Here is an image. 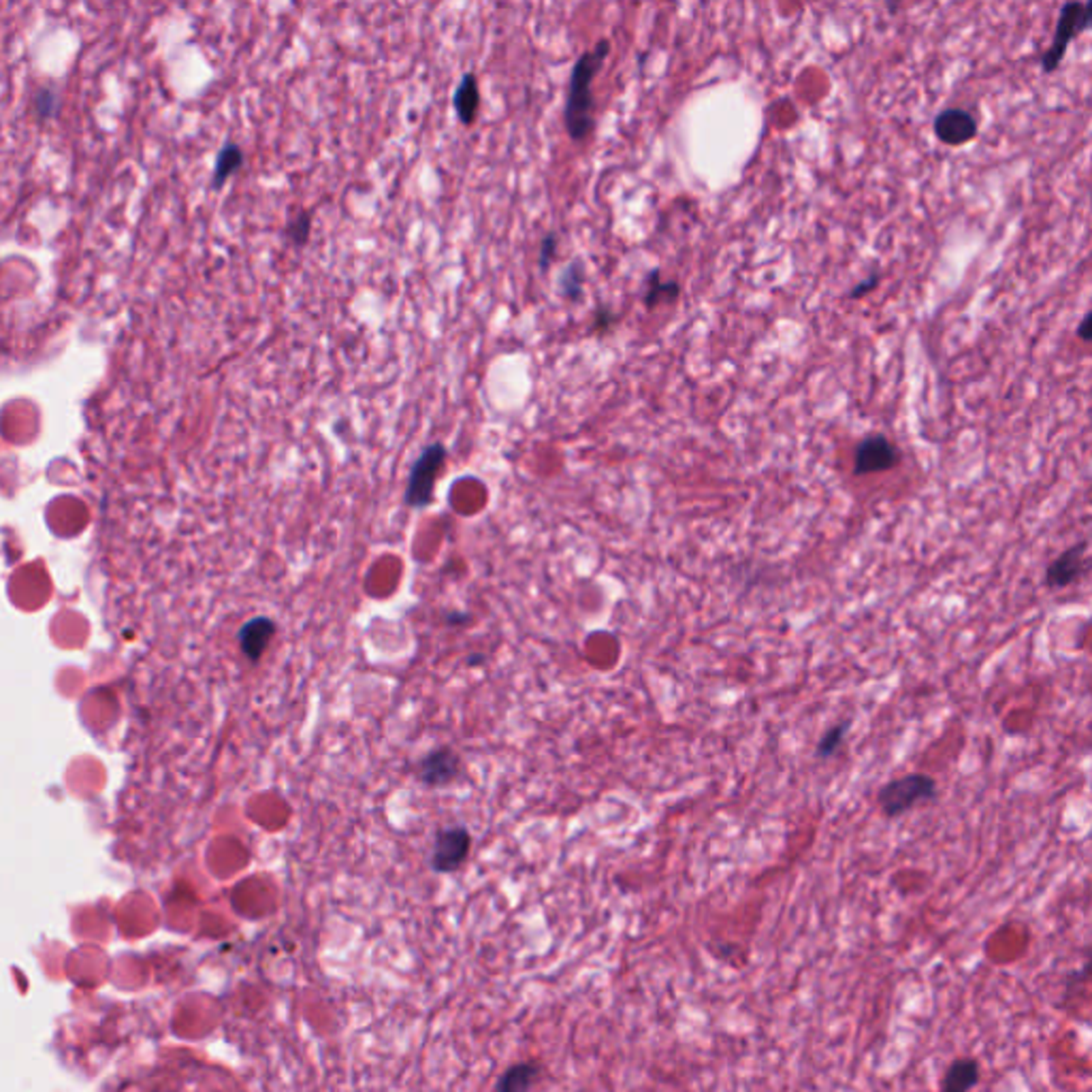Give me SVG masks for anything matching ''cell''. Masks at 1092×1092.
<instances>
[{"mask_svg":"<svg viewBox=\"0 0 1092 1092\" xmlns=\"http://www.w3.org/2000/svg\"><path fill=\"white\" fill-rule=\"evenodd\" d=\"M610 54V41H598L593 49L585 51L572 67L568 99H565L564 122L572 141H585L596 129V101H593V82H596L599 68Z\"/></svg>","mask_w":1092,"mask_h":1092,"instance_id":"1","label":"cell"},{"mask_svg":"<svg viewBox=\"0 0 1092 1092\" xmlns=\"http://www.w3.org/2000/svg\"><path fill=\"white\" fill-rule=\"evenodd\" d=\"M937 798V783L933 777L924 773H911L907 777L892 779L879 787L877 803L879 809L888 817H901L911 811L919 803H930Z\"/></svg>","mask_w":1092,"mask_h":1092,"instance_id":"2","label":"cell"},{"mask_svg":"<svg viewBox=\"0 0 1092 1092\" xmlns=\"http://www.w3.org/2000/svg\"><path fill=\"white\" fill-rule=\"evenodd\" d=\"M446 461V448L439 442L429 444L422 448L419 459L414 461L410 470L408 487H405V504L410 508H427L433 500V489H436V480L442 472Z\"/></svg>","mask_w":1092,"mask_h":1092,"instance_id":"3","label":"cell"},{"mask_svg":"<svg viewBox=\"0 0 1092 1092\" xmlns=\"http://www.w3.org/2000/svg\"><path fill=\"white\" fill-rule=\"evenodd\" d=\"M1092 22V3H1065L1061 7V15H1059V26H1056L1054 32V41H1052L1050 49L1045 51L1043 56V71L1054 73L1059 65L1065 58L1069 43L1073 41V39L1079 37L1084 31H1088Z\"/></svg>","mask_w":1092,"mask_h":1092,"instance_id":"4","label":"cell"},{"mask_svg":"<svg viewBox=\"0 0 1092 1092\" xmlns=\"http://www.w3.org/2000/svg\"><path fill=\"white\" fill-rule=\"evenodd\" d=\"M901 463V450L896 444L882 433L866 436L860 439L854 453V474L856 476H868V474H882L894 470Z\"/></svg>","mask_w":1092,"mask_h":1092,"instance_id":"5","label":"cell"},{"mask_svg":"<svg viewBox=\"0 0 1092 1092\" xmlns=\"http://www.w3.org/2000/svg\"><path fill=\"white\" fill-rule=\"evenodd\" d=\"M470 832L466 828H444L438 832L431 851V868L436 873H453L470 854Z\"/></svg>","mask_w":1092,"mask_h":1092,"instance_id":"6","label":"cell"},{"mask_svg":"<svg viewBox=\"0 0 1092 1092\" xmlns=\"http://www.w3.org/2000/svg\"><path fill=\"white\" fill-rule=\"evenodd\" d=\"M1086 548L1088 542L1082 540L1078 545L1069 546L1054 559L1045 570L1043 582L1050 589H1065L1073 582H1078L1088 572V559H1086Z\"/></svg>","mask_w":1092,"mask_h":1092,"instance_id":"7","label":"cell"},{"mask_svg":"<svg viewBox=\"0 0 1092 1092\" xmlns=\"http://www.w3.org/2000/svg\"><path fill=\"white\" fill-rule=\"evenodd\" d=\"M459 768V756H457L455 751H450V749L442 747L433 749V751H429L427 756L421 759L416 775H419L421 783H425L429 787H444L457 779Z\"/></svg>","mask_w":1092,"mask_h":1092,"instance_id":"8","label":"cell"},{"mask_svg":"<svg viewBox=\"0 0 1092 1092\" xmlns=\"http://www.w3.org/2000/svg\"><path fill=\"white\" fill-rule=\"evenodd\" d=\"M935 135L946 146H964V143L975 139L977 120L966 110L952 107V110L941 111L935 118Z\"/></svg>","mask_w":1092,"mask_h":1092,"instance_id":"9","label":"cell"},{"mask_svg":"<svg viewBox=\"0 0 1092 1092\" xmlns=\"http://www.w3.org/2000/svg\"><path fill=\"white\" fill-rule=\"evenodd\" d=\"M273 634H276V626L267 617H254V619L245 621L237 634L242 653L250 661H259L265 649L270 647Z\"/></svg>","mask_w":1092,"mask_h":1092,"instance_id":"10","label":"cell"},{"mask_svg":"<svg viewBox=\"0 0 1092 1092\" xmlns=\"http://www.w3.org/2000/svg\"><path fill=\"white\" fill-rule=\"evenodd\" d=\"M980 1062L975 1059H956L943 1073L939 1092H971L980 1084Z\"/></svg>","mask_w":1092,"mask_h":1092,"instance_id":"11","label":"cell"},{"mask_svg":"<svg viewBox=\"0 0 1092 1092\" xmlns=\"http://www.w3.org/2000/svg\"><path fill=\"white\" fill-rule=\"evenodd\" d=\"M453 107H455L457 118L461 120V124L472 127V124L476 122L478 107H480V90H478V79L474 73H466V75L461 77V82H459V85H457V90L453 94Z\"/></svg>","mask_w":1092,"mask_h":1092,"instance_id":"12","label":"cell"},{"mask_svg":"<svg viewBox=\"0 0 1092 1092\" xmlns=\"http://www.w3.org/2000/svg\"><path fill=\"white\" fill-rule=\"evenodd\" d=\"M540 1069L536 1062H519L502 1073L495 1084V1092H529L538 1079Z\"/></svg>","mask_w":1092,"mask_h":1092,"instance_id":"13","label":"cell"},{"mask_svg":"<svg viewBox=\"0 0 1092 1092\" xmlns=\"http://www.w3.org/2000/svg\"><path fill=\"white\" fill-rule=\"evenodd\" d=\"M679 295H681V289H679L677 282H661L660 271H651L647 293H644V306H647L649 310H653L655 306H661V303L677 301Z\"/></svg>","mask_w":1092,"mask_h":1092,"instance_id":"14","label":"cell"},{"mask_svg":"<svg viewBox=\"0 0 1092 1092\" xmlns=\"http://www.w3.org/2000/svg\"><path fill=\"white\" fill-rule=\"evenodd\" d=\"M242 164H244L242 147L235 146V143H228L225 150L220 152L218 163H216V184L220 186L222 182H225L231 173H235Z\"/></svg>","mask_w":1092,"mask_h":1092,"instance_id":"15","label":"cell"},{"mask_svg":"<svg viewBox=\"0 0 1092 1092\" xmlns=\"http://www.w3.org/2000/svg\"><path fill=\"white\" fill-rule=\"evenodd\" d=\"M848 732H849V722L837 724V725H834V728L828 730L826 734H823L821 739H820V742H817L815 756L821 758V759L832 758L834 753H837L839 749H840V745H843V741H845V736H848Z\"/></svg>","mask_w":1092,"mask_h":1092,"instance_id":"16","label":"cell"},{"mask_svg":"<svg viewBox=\"0 0 1092 1092\" xmlns=\"http://www.w3.org/2000/svg\"><path fill=\"white\" fill-rule=\"evenodd\" d=\"M582 284H585V270H582V265L579 261H574L572 265L565 267V271L562 276L564 295L568 297L570 301H579L582 295Z\"/></svg>","mask_w":1092,"mask_h":1092,"instance_id":"17","label":"cell"},{"mask_svg":"<svg viewBox=\"0 0 1092 1092\" xmlns=\"http://www.w3.org/2000/svg\"><path fill=\"white\" fill-rule=\"evenodd\" d=\"M310 231H312V218L307 211H301L297 218L290 222L289 226H286V237L290 239L295 245H306L307 239H310Z\"/></svg>","mask_w":1092,"mask_h":1092,"instance_id":"18","label":"cell"},{"mask_svg":"<svg viewBox=\"0 0 1092 1092\" xmlns=\"http://www.w3.org/2000/svg\"><path fill=\"white\" fill-rule=\"evenodd\" d=\"M1088 969H1090L1088 960H1084V964L1079 966L1078 971H1073V973L1067 977V983H1065V1000H1067L1069 997H1071L1073 990H1076V992L1084 990V988H1086V983H1088Z\"/></svg>","mask_w":1092,"mask_h":1092,"instance_id":"19","label":"cell"},{"mask_svg":"<svg viewBox=\"0 0 1092 1092\" xmlns=\"http://www.w3.org/2000/svg\"><path fill=\"white\" fill-rule=\"evenodd\" d=\"M557 244H559V239H557V235H555V233H551V235H546L545 239H542L540 254H538L540 270L542 271L548 270V265H551V261L555 259V254H557Z\"/></svg>","mask_w":1092,"mask_h":1092,"instance_id":"20","label":"cell"},{"mask_svg":"<svg viewBox=\"0 0 1092 1092\" xmlns=\"http://www.w3.org/2000/svg\"><path fill=\"white\" fill-rule=\"evenodd\" d=\"M877 284H879V276H877V273H873V276H868V278L865 280V282H862V284H857V286H854V289H851L849 297H851V299H860V297H865V295L871 293V290H873L874 286H877Z\"/></svg>","mask_w":1092,"mask_h":1092,"instance_id":"21","label":"cell"},{"mask_svg":"<svg viewBox=\"0 0 1092 1092\" xmlns=\"http://www.w3.org/2000/svg\"><path fill=\"white\" fill-rule=\"evenodd\" d=\"M1090 329H1092V314H1090V312H1086V314H1084V318H1082V323H1079L1078 335L1082 337L1084 342H1090V340H1092V331H1090Z\"/></svg>","mask_w":1092,"mask_h":1092,"instance_id":"22","label":"cell"},{"mask_svg":"<svg viewBox=\"0 0 1092 1092\" xmlns=\"http://www.w3.org/2000/svg\"><path fill=\"white\" fill-rule=\"evenodd\" d=\"M610 323H613V314H610L608 310H599L598 312V318H596V327L606 329Z\"/></svg>","mask_w":1092,"mask_h":1092,"instance_id":"23","label":"cell"}]
</instances>
